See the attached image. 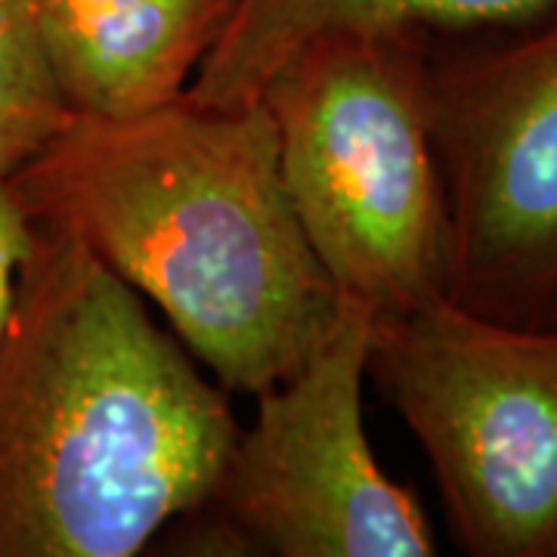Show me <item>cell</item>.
<instances>
[{"label": "cell", "mask_w": 557, "mask_h": 557, "mask_svg": "<svg viewBox=\"0 0 557 557\" xmlns=\"http://www.w3.org/2000/svg\"><path fill=\"white\" fill-rule=\"evenodd\" d=\"M35 236H38L35 223L25 218L7 177H0V338L13 313L22 270L35 248Z\"/></svg>", "instance_id": "10"}, {"label": "cell", "mask_w": 557, "mask_h": 557, "mask_svg": "<svg viewBox=\"0 0 557 557\" xmlns=\"http://www.w3.org/2000/svg\"><path fill=\"white\" fill-rule=\"evenodd\" d=\"M552 3L555 0H239L186 97L218 106L258 100L267 81L304 40L332 28L461 35L515 25Z\"/></svg>", "instance_id": "8"}, {"label": "cell", "mask_w": 557, "mask_h": 557, "mask_svg": "<svg viewBox=\"0 0 557 557\" xmlns=\"http://www.w3.org/2000/svg\"><path fill=\"white\" fill-rule=\"evenodd\" d=\"M239 0H35L50 75L72 115L131 119L177 102Z\"/></svg>", "instance_id": "7"}, {"label": "cell", "mask_w": 557, "mask_h": 557, "mask_svg": "<svg viewBox=\"0 0 557 557\" xmlns=\"http://www.w3.org/2000/svg\"><path fill=\"white\" fill-rule=\"evenodd\" d=\"M7 183L35 226L78 239L152 300L226 394L288 379L338 310L260 97L72 115Z\"/></svg>", "instance_id": "1"}, {"label": "cell", "mask_w": 557, "mask_h": 557, "mask_svg": "<svg viewBox=\"0 0 557 557\" xmlns=\"http://www.w3.org/2000/svg\"><path fill=\"white\" fill-rule=\"evenodd\" d=\"M369 375L431 465L471 557H557V325L440 298L375 317Z\"/></svg>", "instance_id": "4"}, {"label": "cell", "mask_w": 557, "mask_h": 557, "mask_svg": "<svg viewBox=\"0 0 557 557\" xmlns=\"http://www.w3.org/2000/svg\"><path fill=\"white\" fill-rule=\"evenodd\" d=\"M428 81L446 300L557 325V0L515 25L431 35Z\"/></svg>", "instance_id": "5"}, {"label": "cell", "mask_w": 557, "mask_h": 557, "mask_svg": "<svg viewBox=\"0 0 557 557\" xmlns=\"http://www.w3.org/2000/svg\"><path fill=\"white\" fill-rule=\"evenodd\" d=\"M428 69V32L332 28L260 90L304 236L335 292L375 317L446 298Z\"/></svg>", "instance_id": "3"}, {"label": "cell", "mask_w": 557, "mask_h": 557, "mask_svg": "<svg viewBox=\"0 0 557 557\" xmlns=\"http://www.w3.org/2000/svg\"><path fill=\"white\" fill-rule=\"evenodd\" d=\"M35 230L0 338V557H134L211 502L242 424L131 285Z\"/></svg>", "instance_id": "2"}, {"label": "cell", "mask_w": 557, "mask_h": 557, "mask_svg": "<svg viewBox=\"0 0 557 557\" xmlns=\"http://www.w3.org/2000/svg\"><path fill=\"white\" fill-rule=\"evenodd\" d=\"M375 310L338 298L325 335L298 369L258 394L251 428L211 502L223 552L278 557H434L437 536L418 496L394 480L366 434ZM236 555V552H233Z\"/></svg>", "instance_id": "6"}, {"label": "cell", "mask_w": 557, "mask_h": 557, "mask_svg": "<svg viewBox=\"0 0 557 557\" xmlns=\"http://www.w3.org/2000/svg\"><path fill=\"white\" fill-rule=\"evenodd\" d=\"M69 121L44 57L35 0H0V177L38 156Z\"/></svg>", "instance_id": "9"}]
</instances>
